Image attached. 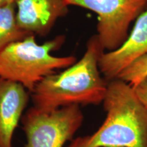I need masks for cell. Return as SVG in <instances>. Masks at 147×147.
Wrapping results in <instances>:
<instances>
[{
	"label": "cell",
	"mask_w": 147,
	"mask_h": 147,
	"mask_svg": "<svg viewBox=\"0 0 147 147\" xmlns=\"http://www.w3.org/2000/svg\"><path fill=\"white\" fill-rule=\"evenodd\" d=\"M80 106H65L51 111L29 108L23 119L25 147H63L71 140L83 122Z\"/></svg>",
	"instance_id": "cell-4"
},
{
	"label": "cell",
	"mask_w": 147,
	"mask_h": 147,
	"mask_svg": "<svg viewBox=\"0 0 147 147\" xmlns=\"http://www.w3.org/2000/svg\"><path fill=\"white\" fill-rule=\"evenodd\" d=\"M147 77V53L125 68L118 76L132 87H136Z\"/></svg>",
	"instance_id": "cell-10"
},
{
	"label": "cell",
	"mask_w": 147,
	"mask_h": 147,
	"mask_svg": "<svg viewBox=\"0 0 147 147\" xmlns=\"http://www.w3.org/2000/svg\"><path fill=\"white\" fill-rule=\"evenodd\" d=\"M15 1L16 0H0V8L10 3L15 2Z\"/></svg>",
	"instance_id": "cell-12"
},
{
	"label": "cell",
	"mask_w": 147,
	"mask_h": 147,
	"mask_svg": "<svg viewBox=\"0 0 147 147\" xmlns=\"http://www.w3.org/2000/svg\"><path fill=\"white\" fill-rule=\"evenodd\" d=\"M26 88L0 78V147H12V137L29 100Z\"/></svg>",
	"instance_id": "cell-8"
},
{
	"label": "cell",
	"mask_w": 147,
	"mask_h": 147,
	"mask_svg": "<svg viewBox=\"0 0 147 147\" xmlns=\"http://www.w3.org/2000/svg\"><path fill=\"white\" fill-rule=\"evenodd\" d=\"M134 89L140 100L147 106V77Z\"/></svg>",
	"instance_id": "cell-11"
},
{
	"label": "cell",
	"mask_w": 147,
	"mask_h": 147,
	"mask_svg": "<svg viewBox=\"0 0 147 147\" xmlns=\"http://www.w3.org/2000/svg\"><path fill=\"white\" fill-rule=\"evenodd\" d=\"M28 36L29 34L22 30L17 23L15 2L0 8V51Z\"/></svg>",
	"instance_id": "cell-9"
},
{
	"label": "cell",
	"mask_w": 147,
	"mask_h": 147,
	"mask_svg": "<svg viewBox=\"0 0 147 147\" xmlns=\"http://www.w3.org/2000/svg\"><path fill=\"white\" fill-rule=\"evenodd\" d=\"M59 37L39 44L35 35H29L0 51V78L21 84L32 93L46 76L57 69H65L76 61L74 56L52 55L63 43Z\"/></svg>",
	"instance_id": "cell-3"
},
{
	"label": "cell",
	"mask_w": 147,
	"mask_h": 147,
	"mask_svg": "<svg viewBox=\"0 0 147 147\" xmlns=\"http://www.w3.org/2000/svg\"><path fill=\"white\" fill-rule=\"evenodd\" d=\"M102 103L106 117L100 127L68 147H147V106L134 87L121 79L110 80Z\"/></svg>",
	"instance_id": "cell-2"
},
{
	"label": "cell",
	"mask_w": 147,
	"mask_h": 147,
	"mask_svg": "<svg viewBox=\"0 0 147 147\" xmlns=\"http://www.w3.org/2000/svg\"><path fill=\"white\" fill-rule=\"evenodd\" d=\"M104 53L96 35L90 38L80 60L43 78L31 93L34 106L51 111L72 105H98L106 96L108 81L99 67Z\"/></svg>",
	"instance_id": "cell-1"
},
{
	"label": "cell",
	"mask_w": 147,
	"mask_h": 147,
	"mask_svg": "<svg viewBox=\"0 0 147 147\" xmlns=\"http://www.w3.org/2000/svg\"><path fill=\"white\" fill-rule=\"evenodd\" d=\"M98 16L96 36L104 51H115L129 36L132 22L147 8V0H65Z\"/></svg>",
	"instance_id": "cell-5"
},
{
	"label": "cell",
	"mask_w": 147,
	"mask_h": 147,
	"mask_svg": "<svg viewBox=\"0 0 147 147\" xmlns=\"http://www.w3.org/2000/svg\"><path fill=\"white\" fill-rule=\"evenodd\" d=\"M16 20L29 35L45 36L68 12L65 0H16Z\"/></svg>",
	"instance_id": "cell-7"
},
{
	"label": "cell",
	"mask_w": 147,
	"mask_h": 147,
	"mask_svg": "<svg viewBox=\"0 0 147 147\" xmlns=\"http://www.w3.org/2000/svg\"><path fill=\"white\" fill-rule=\"evenodd\" d=\"M147 53V8L136 19L132 31L122 45L115 51L104 53L99 67L107 81L117 79L132 62Z\"/></svg>",
	"instance_id": "cell-6"
}]
</instances>
